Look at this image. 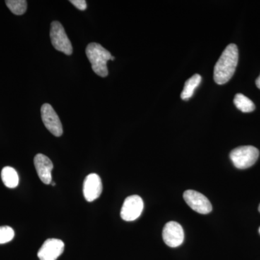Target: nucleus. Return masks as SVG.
I'll use <instances>...</instances> for the list:
<instances>
[{
    "mask_svg": "<svg viewBox=\"0 0 260 260\" xmlns=\"http://www.w3.org/2000/svg\"><path fill=\"white\" fill-rule=\"evenodd\" d=\"M144 208L143 200L138 195L128 197L123 203L121 217L125 221H133L140 216Z\"/></svg>",
    "mask_w": 260,
    "mask_h": 260,
    "instance_id": "39448f33",
    "label": "nucleus"
},
{
    "mask_svg": "<svg viewBox=\"0 0 260 260\" xmlns=\"http://www.w3.org/2000/svg\"><path fill=\"white\" fill-rule=\"evenodd\" d=\"M102 179L96 174H90L85 177L83 183V195L88 202H93L102 194Z\"/></svg>",
    "mask_w": 260,
    "mask_h": 260,
    "instance_id": "9d476101",
    "label": "nucleus"
},
{
    "mask_svg": "<svg viewBox=\"0 0 260 260\" xmlns=\"http://www.w3.org/2000/svg\"><path fill=\"white\" fill-rule=\"evenodd\" d=\"M7 6L13 14L23 15L27 10V2L25 0H7Z\"/></svg>",
    "mask_w": 260,
    "mask_h": 260,
    "instance_id": "2eb2a0df",
    "label": "nucleus"
},
{
    "mask_svg": "<svg viewBox=\"0 0 260 260\" xmlns=\"http://www.w3.org/2000/svg\"><path fill=\"white\" fill-rule=\"evenodd\" d=\"M114 56H112V58H111V60H114Z\"/></svg>",
    "mask_w": 260,
    "mask_h": 260,
    "instance_id": "aec40b11",
    "label": "nucleus"
},
{
    "mask_svg": "<svg viewBox=\"0 0 260 260\" xmlns=\"http://www.w3.org/2000/svg\"><path fill=\"white\" fill-rule=\"evenodd\" d=\"M50 38L51 44L56 50L71 55L73 46L69 38L65 32L64 28L59 22L54 21L51 24Z\"/></svg>",
    "mask_w": 260,
    "mask_h": 260,
    "instance_id": "20e7f679",
    "label": "nucleus"
},
{
    "mask_svg": "<svg viewBox=\"0 0 260 260\" xmlns=\"http://www.w3.org/2000/svg\"><path fill=\"white\" fill-rule=\"evenodd\" d=\"M201 80V76L198 74L193 75L189 79L186 80L185 84H184V89L181 92V99L188 100V99H190L194 94L195 89L199 86Z\"/></svg>",
    "mask_w": 260,
    "mask_h": 260,
    "instance_id": "ddd939ff",
    "label": "nucleus"
},
{
    "mask_svg": "<svg viewBox=\"0 0 260 260\" xmlns=\"http://www.w3.org/2000/svg\"><path fill=\"white\" fill-rule=\"evenodd\" d=\"M1 177L3 182L7 187L13 189L18 186L19 184L18 174L13 167H5L2 170Z\"/></svg>",
    "mask_w": 260,
    "mask_h": 260,
    "instance_id": "f8f14e48",
    "label": "nucleus"
},
{
    "mask_svg": "<svg viewBox=\"0 0 260 260\" xmlns=\"http://www.w3.org/2000/svg\"><path fill=\"white\" fill-rule=\"evenodd\" d=\"M64 244L60 239H49L44 242L38 252L40 260H56L62 254Z\"/></svg>",
    "mask_w": 260,
    "mask_h": 260,
    "instance_id": "1a4fd4ad",
    "label": "nucleus"
},
{
    "mask_svg": "<svg viewBox=\"0 0 260 260\" xmlns=\"http://www.w3.org/2000/svg\"><path fill=\"white\" fill-rule=\"evenodd\" d=\"M70 3L82 11L86 10L87 3L85 0H70Z\"/></svg>",
    "mask_w": 260,
    "mask_h": 260,
    "instance_id": "f3484780",
    "label": "nucleus"
},
{
    "mask_svg": "<svg viewBox=\"0 0 260 260\" xmlns=\"http://www.w3.org/2000/svg\"><path fill=\"white\" fill-rule=\"evenodd\" d=\"M259 234H260V227H259Z\"/></svg>",
    "mask_w": 260,
    "mask_h": 260,
    "instance_id": "4be33fe9",
    "label": "nucleus"
},
{
    "mask_svg": "<svg viewBox=\"0 0 260 260\" xmlns=\"http://www.w3.org/2000/svg\"><path fill=\"white\" fill-rule=\"evenodd\" d=\"M43 122L46 128L56 137L63 134V128L60 119L50 104H44L41 109Z\"/></svg>",
    "mask_w": 260,
    "mask_h": 260,
    "instance_id": "0eeeda50",
    "label": "nucleus"
},
{
    "mask_svg": "<svg viewBox=\"0 0 260 260\" xmlns=\"http://www.w3.org/2000/svg\"><path fill=\"white\" fill-rule=\"evenodd\" d=\"M259 152L255 147L241 146L234 149L230 153L231 160L239 169H246L252 167L259 158Z\"/></svg>",
    "mask_w": 260,
    "mask_h": 260,
    "instance_id": "7ed1b4c3",
    "label": "nucleus"
},
{
    "mask_svg": "<svg viewBox=\"0 0 260 260\" xmlns=\"http://www.w3.org/2000/svg\"><path fill=\"white\" fill-rule=\"evenodd\" d=\"M15 237L13 229L10 226L0 227V244H6L13 240Z\"/></svg>",
    "mask_w": 260,
    "mask_h": 260,
    "instance_id": "dca6fc26",
    "label": "nucleus"
},
{
    "mask_svg": "<svg viewBox=\"0 0 260 260\" xmlns=\"http://www.w3.org/2000/svg\"><path fill=\"white\" fill-rule=\"evenodd\" d=\"M184 199L186 204L200 214H208L212 211L213 207L209 200L204 194L194 190H186L184 193Z\"/></svg>",
    "mask_w": 260,
    "mask_h": 260,
    "instance_id": "423d86ee",
    "label": "nucleus"
},
{
    "mask_svg": "<svg viewBox=\"0 0 260 260\" xmlns=\"http://www.w3.org/2000/svg\"><path fill=\"white\" fill-rule=\"evenodd\" d=\"M259 213H260V205H259Z\"/></svg>",
    "mask_w": 260,
    "mask_h": 260,
    "instance_id": "412c9836",
    "label": "nucleus"
},
{
    "mask_svg": "<svg viewBox=\"0 0 260 260\" xmlns=\"http://www.w3.org/2000/svg\"><path fill=\"white\" fill-rule=\"evenodd\" d=\"M162 239L167 246L175 248L184 242V232L180 224L171 221L166 224L162 230Z\"/></svg>",
    "mask_w": 260,
    "mask_h": 260,
    "instance_id": "6e6552de",
    "label": "nucleus"
},
{
    "mask_svg": "<svg viewBox=\"0 0 260 260\" xmlns=\"http://www.w3.org/2000/svg\"><path fill=\"white\" fill-rule=\"evenodd\" d=\"M51 184L52 186H55L56 185L55 182H54V181H51Z\"/></svg>",
    "mask_w": 260,
    "mask_h": 260,
    "instance_id": "6ab92c4d",
    "label": "nucleus"
},
{
    "mask_svg": "<svg viewBox=\"0 0 260 260\" xmlns=\"http://www.w3.org/2000/svg\"><path fill=\"white\" fill-rule=\"evenodd\" d=\"M234 104L238 109L244 113L253 112L255 109V105L249 98L242 93H238L234 98Z\"/></svg>",
    "mask_w": 260,
    "mask_h": 260,
    "instance_id": "4468645a",
    "label": "nucleus"
},
{
    "mask_svg": "<svg viewBox=\"0 0 260 260\" xmlns=\"http://www.w3.org/2000/svg\"><path fill=\"white\" fill-rule=\"evenodd\" d=\"M87 57L95 74L105 78L109 74L107 61L111 60L112 54L105 48L97 43H90L85 49Z\"/></svg>",
    "mask_w": 260,
    "mask_h": 260,
    "instance_id": "f03ea898",
    "label": "nucleus"
},
{
    "mask_svg": "<svg viewBox=\"0 0 260 260\" xmlns=\"http://www.w3.org/2000/svg\"><path fill=\"white\" fill-rule=\"evenodd\" d=\"M239 60V51L236 44H231L222 53L214 68V80L223 85L231 80L236 71Z\"/></svg>",
    "mask_w": 260,
    "mask_h": 260,
    "instance_id": "f257e3e1",
    "label": "nucleus"
},
{
    "mask_svg": "<svg viewBox=\"0 0 260 260\" xmlns=\"http://www.w3.org/2000/svg\"><path fill=\"white\" fill-rule=\"evenodd\" d=\"M256 86H257V88L260 89V75L256 80Z\"/></svg>",
    "mask_w": 260,
    "mask_h": 260,
    "instance_id": "a211bd4d",
    "label": "nucleus"
},
{
    "mask_svg": "<svg viewBox=\"0 0 260 260\" xmlns=\"http://www.w3.org/2000/svg\"><path fill=\"white\" fill-rule=\"evenodd\" d=\"M34 166L39 179L44 184H51L52 181L53 162L50 159L42 153L37 154L34 158Z\"/></svg>",
    "mask_w": 260,
    "mask_h": 260,
    "instance_id": "9b49d317",
    "label": "nucleus"
}]
</instances>
